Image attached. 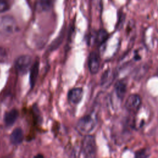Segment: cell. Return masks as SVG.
Returning <instances> with one entry per match:
<instances>
[{"label":"cell","instance_id":"4","mask_svg":"<svg viewBox=\"0 0 158 158\" xmlns=\"http://www.w3.org/2000/svg\"><path fill=\"white\" fill-rule=\"evenodd\" d=\"M32 66V58L28 55H22L19 57L15 62V67L20 74H25Z\"/></svg>","mask_w":158,"mask_h":158},{"label":"cell","instance_id":"15","mask_svg":"<svg viewBox=\"0 0 158 158\" xmlns=\"http://www.w3.org/2000/svg\"><path fill=\"white\" fill-rule=\"evenodd\" d=\"M150 151L149 149L144 148L136 151L135 154V157H148L150 156Z\"/></svg>","mask_w":158,"mask_h":158},{"label":"cell","instance_id":"13","mask_svg":"<svg viewBox=\"0 0 158 158\" xmlns=\"http://www.w3.org/2000/svg\"><path fill=\"white\" fill-rule=\"evenodd\" d=\"M113 73L110 70H106L101 78V85L103 87H107L113 80Z\"/></svg>","mask_w":158,"mask_h":158},{"label":"cell","instance_id":"14","mask_svg":"<svg viewBox=\"0 0 158 158\" xmlns=\"http://www.w3.org/2000/svg\"><path fill=\"white\" fill-rule=\"evenodd\" d=\"M109 37V33L104 29L99 30L96 36V42L98 45H101L106 41Z\"/></svg>","mask_w":158,"mask_h":158},{"label":"cell","instance_id":"9","mask_svg":"<svg viewBox=\"0 0 158 158\" xmlns=\"http://www.w3.org/2000/svg\"><path fill=\"white\" fill-rule=\"evenodd\" d=\"M23 139V132L20 128H15L10 136V140L13 144H20Z\"/></svg>","mask_w":158,"mask_h":158},{"label":"cell","instance_id":"5","mask_svg":"<svg viewBox=\"0 0 158 158\" xmlns=\"http://www.w3.org/2000/svg\"><path fill=\"white\" fill-rule=\"evenodd\" d=\"M141 104V98L137 94H131L128 96L125 101V107L130 112H137Z\"/></svg>","mask_w":158,"mask_h":158},{"label":"cell","instance_id":"10","mask_svg":"<svg viewBox=\"0 0 158 158\" xmlns=\"http://www.w3.org/2000/svg\"><path fill=\"white\" fill-rule=\"evenodd\" d=\"M18 111L15 109L7 112L4 116V122L6 125L8 127L12 126L16 121L18 117Z\"/></svg>","mask_w":158,"mask_h":158},{"label":"cell","instance_id":"11","mask_svg":"<svg viewBox=\"0 0 158 158\" xmlns=\"http://www.w3.org/2000/svg\"><path fill=\"white\" fill-rule=\"evenodd\" d=\"M55 0H38L36 3V7L40 11H48L50 10Z\"/></svg>","mask_w":158,"mask_h":158},{"label":"cell","instance_id":"19","mask_svg":"<svg viewBox=\"0 0 158 158\" xmlns=\"http://www.w3.org/2000/svg\"><path fill=\"white\" fill-rule=\"evenodd\" d=\"M35 157H43V156L42 155H37V156H36Z\"/></svg>","mask_w":158,"mask_h":158},{"label":"cell","instance_id":"12","mask_svg":"<svg viewBox=\"0 0 158 158\" xmlns=\"http://www.w3.org/2000/svg\"><path fill=\"white\" fill-rule=\"evenodd\" d=\"M39 70V61L36 60L32 65L30 69V82L31 87L33 88L36 83V80L38 77Z\"/></svg>","mask_w":158,"mask_h":158},{"label":"cell","instance_id":"1","mask_svg":"<svg viewBox=\"0 0 158 158\" xmlns=\"http://www.w3.org/2000/svg\"><path fill=\"white\" fill-rule=\"evenodd\" d=\"M97 123V118L93 114L85 115L77 123V129L81 133H90L95 128Z\"/></svg>","mask_w":158,"mask_h":158},{"label":"cell","instance_id":"3","mask_svg":"<svg viewBox=\"0 0 158 158\" xmlns=\"http://www.w3.org/2000/svg\"><path fill=\"white\" fill-rule=\"evenodd\" d=\"M81 152L85 157H94L96 153V145L94 137L88 135L84 138L81 143Z\"/></svg>","mask_w":158,"mask_h":158},{"label":"cell","instance_id":"17","mask_svg":"<svg viewBox=\"0 0 158 158\" xmlns=\"http://www.w3.org/2000/svg\"><path fill=\"white\" fill-rule=\"evenodd\" d=\"M7 59V52L6 49L0 48V62H4Z\"/></svg>","mask_w":158,"mask_h":158},{"label":"cell","instance_id":"2","mask_svg":"<svg viewBox=\"0 0 158 158\" xmlns=\"http://www.w3.org/2000/svg\"><path fill=\"white\" fill-rule=\"evenodd\" d=\"M17 30L15 20L10 15H4L0 17V34L4 36L12 35Z\"/></svg>","mask_w":158,"mask_h":158},{"label":"cell","instance_id":"6","mask_svg":"<svg viewBox=\"0 0 158 158\" xmlns=\"http://www.w3.org/2000/svg\"><path fill=\"white\" fill-rule=\"evenodd\" d=\"M100 65V58L99 54L96 52L90 53L88 59V67L92 74H95L99 71Z\"/></svg>","mask_w":158,"mask_h":158},{"label":"cell","instance_id":"7","mask_svg":"<svg viewBox=\"0 0 158 158\" xmlns=\"http://www.w3.org/2000/svg\"><path fill=\"white\" fill-rule=\"evenodd\" d=\"M127 83L123 80L117 81L114 85V92L117 97L120 100H122L124 98L127 92Z\"/></svg>","mask_w":158,"mask_h":158},{"label":"cell","instance_id":"16","mask_svg":"<svg viewBox=\"0 0 158 158\" xmlns=\"http://www.w3.org/2000/svg\"><path fill=\"white\" fill-rule=\"evenodd\" d=\"M10 7L9 0H0V12L7 11Z\"/></svg>","mask_w":158,"mask_h":158},{"label":"cell","instance_id":"8","mask_svg":"<svg viewBox=\"0 0 158 158\" xmlns=\"http://www.w3.org/2000/svg\"><path fill=\"white\" fill-rule=\"evenodd\" d=\"M83 89L81 88H73L68 93V99L69 100L73 103L78 104L80 102L83 98Z\"/></svg>","mask_w":158,"mask_h":158},{"label":"cell","instance_id":"18","mask_svg":"<svg viewBox=\"0 0 158 158\" xmlns=\"http://www.w3.org/2000/svg\"><path fill=\"white\" fill-rule=\"evenodd\" d=\"M125 14L123 12H119L118 14V20L117 22V26L120 27V25H122V24L123 23H124V20H125Z\"/></svg>","mask_w":158,"mask_h":158}]
</instances>
